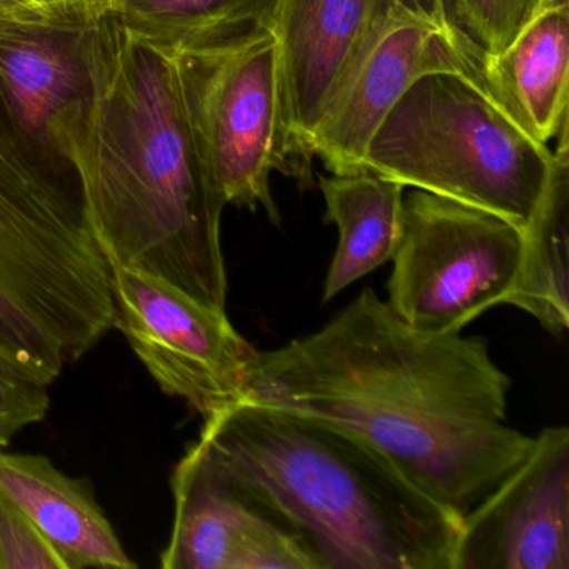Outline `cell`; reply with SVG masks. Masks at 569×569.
<instances>
[{"mask_svg": "<svg viewBox=\"0 0 569 569\" xmlns=\"http://www.w3.org/2000/svg\"><path fill=\"white\" fill-rule=\"evenodd\" d=\"M482 49L448 16L445 0H398L309 142L331 174L362 172L372 136L419 78L458 72L481 82Z\"/></svg>", "mask_w": 569, "mask_h": 569, "instance_id": "obj_9", "label": "cell"}, {"mask_svg": "<svg viewBox=\"0 0 569 569\" xmlns=\"http://www.w3.org/2000/svg\"><path fill=\"white\" fill-rule=\"evenodd\" d=\"M569 0H546L541 11L499 54L482 52L489 98L541 144L568 128Z\"/></svg>", "mask_w": 569, "mask_h": 569, "instance_id": "obj_15", "label": "cell"}, {"mask_svg": "<svg viewBox=\"0 0 569 569\" xmlns=\"http://www.w3.org/2000/svg\"><path fill=\"white\" fill-rule=\"evenodd\" d=\"M186 101L226 204L279 224L271 174H288L279 48L268 26L179 52Z\"/></svg>", "mask_w": 569, "mask_h": 569, "instance_id": "obj_6", "label": "cell"}, {"mask_svg": "<svg viewBox=\"0 0 569 569\" xmlns=\"http://www.w3.org/2000/svg\"><path fill=\"white\" fill-rule=\"evenodd\" d=\"M452 569H569V429L531 451L462 516Z\"/></svg>", "mask_w": 569, "mask_h": 569, "instance_id": "obj_12", "label": "cell"}, {"mask_svg": "<svg viewBox=\"0 0 569 569\" xmlns=\"http://www.w3.org/2000/svg\"><path fill=\"white\" fill-rule=\"evenodd\" d=\"M114 9L116 0H0V22L82 31Z\"/></svg>", "mask_w": 569, "mask_h": 569, "instance_id": "obj_21", "label": "cell"}, {"mask_svg": "<svg viewBox=\"0 0 569 569\" xmlns=\"http://www.w3.org/2000/svg\"><path fill=\"white\" fill-rule=\"evenodd\" d=\"M0 495L56 546L68 569H134L88 478L62 472L48 456L0 449Z\"/></svg>", "mask_w": 569, "mask_h": 569, "instance_id": "obj_14", "label": "cell"}, {"mask_svg": "<svg viewBox=\"0 0 569 569\" xmlns=\"http://www.w3.org/2000/svg\"><path fill=\"white\" fill-rule=\"evenodd\" d=\"M89 96L68 164L111 266L224 309L226 201L199 148L179 52L114 14L81 36Z\"/></svg>", "mask_w": 569, "mask_h": 569, "instance_id": "obj_2", "label": "cell"}, {"mask_svg": "<svg viewBox=\"0 0 569 569\" xmlns=\"http://www.w3.org/2000/svg\"><path fill=\"white\" fill-rule=\"evenodd\" d=\"M112 328L111 262L78 179L0 119V362L49 386Z\"/></svg>", "mask_w": 569, "mask_h": 569, "instance_id": "obj_4", "label": "cell"}, {"mask_svg": "<svg viewBox=\"0 0 569 569\" xmlns=\"http://www.w3.org/2000/svg\"><path fill=\"white\" fill-rule=\"evenodd\" d=\"M274 4L276 0H116L114 16L141 38L181 52L268 26Z\"/></svg>", "mask_w": 569, "mask_h": 569, "instance_id": "obj_18", "label": "cell"}, {"mask_svg": "<svg viewBox=\"0 0 569 569\" xmlns=\"http://www.w3.org/2000/svg\"><path fill=\"white\" fill-rule=\"evenodd\" d=\"M198 441L292 526L321 569H452L461 518L362 436L239 401L206 418Z\"/></svg>", "mask_w": 569, "mask_h": 569, "instance_id": "obj_3", "label": "cell"}, {"mask_svg": "<svg viewBox=\"0 0 569 569\" xmlns=\"http://www.w3.org/2000/svg\"><path fill=\"white\" fill-rule=\"evenodd\" d=\"M485 338L431 335L366 288L321 329L258 352L242 402L322 419L375 445L462 519L531 451Z\"/></svg>", "mask_w": 569, "mask_h": 569, "instance_id": "obj_1", "label": "cell"}, {"mask_svg": "<svg viewBox=\"0 0 569 569\" xmlns=\"http://www.w3.org/2000/svg\"><path fill=\"white\" fill-rule=\"evenodd\" d=\"M325 219L338 228L335 258L326 276L322 301L392 261L405 226V186L372 172L319 178Z\"/></svg>", "mask_w": 569, "mask_h": 569, "instance_id": "obj_16", "label": "cell"}, {"mask_svg": "<svg viewBox=\"0 0 569 569\" xmlns=\"http://www.w3.org/2000/svg\"><path fill=\"white\" fill-rule=\"evenodd\" d=\"M522 254V231L506 219L429 192L405 199L388 305L412 328L462 332L505 305Z\"/></svg>", "mask_w": 569, "mask_h": 569, "instance_id": "obj_7", "label": "cell"}, {"mask_svg": "<svg viewBox=\"0 0 569 569\" xmlns=\"http://www.w3.org/2000/svg\"><path fill=\"white\" fill-rule=\"evenodd\" d=\"M174 518L164 569H321L315 552L268 502L232 478L201 442L171 476Z\"/></svg>", "mask_w": 569, "mask_h": 569, "instance_id": "obj_10", "label": "cell"}, {"mask_svg": "<svg viewBox=\"0 0 569 569\" xmlns=\"http://www.w3.org/2000/svg\"><path fill=\"white\" fill-rule=\"evenodd\" d=\"M559 162L458 72L419 78L369 142L362 172L451 199L525 231Z\"/></svg>", "mask_w": 569, "mask_h": 569, "instance_id": "obj_5", "label": "cell"}, {"mask_svg": "<svg viewBox=\"0 0 569 569\" xmlns=\"http://www.w3.org/2000/svg\"><path fill=\"white\" fill-rule=\"evenodd\" d=\"M114 328L162 392L202 418L244 398L258 351L229 321L174 286L111 266Z\"/></svg>", "mask_w": 569, "mask_h": 569, "instance_id": "obj_8", "label": "cell"}, {"mask_svg": "<svg viewBox=\"0 0 569 569\" xmlns=\"http://www.w3.org/2000/svg\"><path fill=\"white\" fill-rule=\"evenodd\" d=\"M82 31L0 22V119L58 171L72 172L69 152L88 106Z\"/></svg>", "mask_w": 569, "mask_h": 569, "instance_id": "obj_13", "label": "cell"}, {"mask_svg": "<svg viewBox=\"0 0 569 569\" xmlns=\"http://www.w3.org/2000/svg\"><path fill=\"white\" fill-rule=\"evenodd\" d=\"M49 408L48 386L0 362V448L11 445L22 429L41 422Z\"/></svg>", "mask_w": 569, "mask_h": 569, "instance_id": "obj_22", "label": "cell"}, {"mask_svg": "<svg viewBox=\"0 0 569 569\" xmlns=\"http://www.w3.org/2000/svg\"><path fill=\"white\" fill-rule=\"evenodd\" d=\"M558 138V168L522 231L518 276L505 301L528 312L555 338L569 328L568 128Z\"/></svg>", "mask_w": 569, "mask_h": 569, "instance_id": "obj_17", "label": "cell"}, {"mask_svg": "<svg viewBox=\"0 0 569 569\" xmlns=\"http://www.w3.org/2000/svg\"><path fill=\"white\" fill-rule=\"evenodd\" d=\"M546 0H452L455 24L488 56L508 48Z\"/></svg>", "mask_w": 569, "mask_h": 569, "instance_id": "obj_19", "label": "cell"}, {"mask_svg": "<svg viewBox=\"0 0 569 569\" xmlns=\"http://www.w3.org/2000/svg\"><path fill=\"white\" fill-rule=\"evenodd\" d=\"M398 0H276L288 174L312 184L309 142Z\"/></svg>", "mask_w": 569, "mask_h": 569, "instance_id": "obj_11", "label": "cell"}, {"mask_svg": "<svg viewBox=\"0 0 569 569\" xmlns=\"http://www.w3.org/2000/svg\"><path fill=\"white\" fill-rule=\"evenodd\" d=\"M0 569H68L61 552L22 509L0 495Z\"/></svg>", "mask_w": 569, "mask_h": 569, "instance_id": "obj_20", "label": "cell"}]
</instances>
